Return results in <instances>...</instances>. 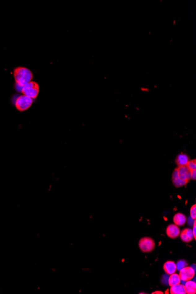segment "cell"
Returning a JSON list of instances; mask_svg holds the SVG:
<instances>
[{"label": "cell", "instance_id": "cell-1", "mask_svg": "<svg viewBox=\"0 0 196 294\" xmlns=\"http://www.w3.org/2000/svg\"><path fill=\"white\" fill-rule=\"evenodd\" d=\"M13 74L17 87L20 88V90L24 85L32 81L33 78L32 72L25 67H17L14 70Z\"/></svg>", "mask_w": 196, "mask_h": 294}, {"label": "cell", "instance_id": "cell-2", "mask_svg": "<svg viewBox=\"0 0 196 294\" xmlns=\"http://www.w3.org/2000/svg\"><path fill=\"white\" fill-rule=\"evenodd\" d=\"M23 94L31 98L33 100L36 99L39 94V85L34 81H31L24 85L21 90Z\"/></svg>", "mask_w": 196, "mask_h": 294}, {"label": "cell", "instance_id": "cell-3", "mask_svg": "<svg viewBox=\"0 0 196 294\" xmlns=\"http://www.w3.org/2000/svg\"><path fill=\"white\" fill-rule=\"evenodd\" d=\"M33 103V99L23 94L17 97L15 100V106L19 111H25L31 106Z\"/></svg>", "mask_w": 196, "mask_h": 294}, {"label": "cell", "instance_id": "cell-4", "mask_svg": "<svg viewBox=\"0 0 196 294\" xmlns=\"http://www.w3.org/2000/svg\"><path fill=\"white\" fill-rule=\"evenodd\" d=\"M139 247L142 251L144 252H150L154 250L155 243L151 238L143 237L139 241Z\"/></svg>", "mask_w": 196, "mask_h": 294}, {"label": "cell", "instance_id": "cell-5", "mask_svg": "<svg viewBox=\"0 0 196 294\" xmlns=\"http://www.w3.org/2000/svg\"><path fill=\"white\" fill-rule=\"evenodd\" d=\"M179 275L181 280L187 281L195 276V271L191 266H186L180 271Z\"/></svg>", "mask_w": 196, "mask_h": 294}, {"label": "cell", "instance_id": "cell-6", "mask_svg": "<svg viewBox=\"0 0 196 294\" xmlns=\"http://www.w3.org/2000/svg\"><path fill=\"white\" fill-rule=\"evenodd\" d=\"M179 173V178L182 180L189 182L191 179V171L187 166H179L177 168Z\"/></svg>", "mask_w": 196, "mask_h": 294}, {"label": "cell", "instance_id": "cell-7", "mask_svg": "<svg viewBox=\"0 0 196 294\" xmlns=\"http://www.w3.org/2000/svg\"><path fill=\"white\" fill-rule=\"evenodd\" d=\"M180 233L179 226H176V224H170L169 225L166 229V234L169 238L171 239H176Z\"/></svg>", "mask_w": 196, "mask_h": 294}, {"label": "cell", "instance_id": "cell-8", "mask_svg": "<svg viewBox=\"0 0 196 294\" xmlns=\"http://www.w3.org/2000/svg\"><path fill=\"white\" fill-rule=\"evenodd\" d=\"M172 181L174 185L176 187H180L182 186H185L188 182L182 180L179 178V173H178V170L177 169L174 170L173 174H172Z\"/></svg>", "mask_w": 196, "mask_h": 294}, {"label": "cell", "instance_id": "cell-9", "mask_svg": "<svg viewBox=\"0 0 196 294\" xmlns=\"http://www.w3.org/2000/svg\"><path fill=\"white\" fill-rule=\"evenodd\" d=\"M163 269L167 274L171 275L176 271V264L173 261H167L163 265Z\"/></svg>", "mask_w": 196, "mask_h": 294}, {"label": "cell", "instance_id": "cell-10", "mask_svg": "<svg viewBox=\"0 0 196 294\" xmlns=\"http://www.w3.org/2000/svg\"><path fill=\"white\" fill-rule=\"evenodd\" d=\"M185 291L186 294H195L196 293V282L193 281H187L185 285Z\"/></svg>", "mask_w": 196, "mask_h": 294}, {"label": "cell", "instance_id": "cell-11", "mask_svg": "<svg viewBox=\"0 0 196 294\" xmlns=\"http://www.w3.org/2000/svg\"><path fill=\"white\" fill-rule=\"evenodd\" d=\"M186 217L182 213H177L173 217L174 224L177 226H182L186 222Z\"/></svg>", "mask_w": 196, "mask_h": 294}, {"label": "cell", "instance_id": "cell-12", "mask_svg": "<svg viewBox=\"0 0 196 294\" xmlns=\"http://www.w3.org/2000/svg\"><path fill=\"white\" fill-rule=\"evenodd\" d=\"M170 292L171 294H186L185 291V286L180 283L174 285L173 287H171Z\"/></svg>", "mask_w": 196, "mask_h": 294}, {"label": "cell", "instance_id": "cell-13", "mask_svg": "<svg viewBox=\"0 0 196 294\" xmlns=\"http://www.w3.org/2000/svg\"><path fill=\"white\" fill-rule=\"evenodd\" d=\"M189 161V157L186 155L183 154V153L178 156L176 160V162L179 167L187 166Z\"/></svg>", "mask_w": 196, "mask_h": 294}, {"label": "cell", "instance_id": "cell-14", "mask_svg": "<svg viewBox=\"0 0 196 294\" xmlns=\"http://www.w3.org/2000/svg\"><path fill=\"white\" fill-rule=\"evenodd\" d=\"M181 279L180 278L179 275L177 274H172L168 278V285L170 287H173L174 285H177L180 283Z\"/></svg>", "mask_w": 196, "mask_h": 294}, {"label": "cell", "instance_id": "cell-15", "mask_svg": "<svg viewBox=\"0 0 196 294\" xmlns=\"http://www.w3.org/2000/svg\"><path fill=\"white\" fill-rule=\"evenodd\" d=\"M186 266H187V263L185 260H180L176 264V269L179 271Z\"/></svg>", "mask_w": 196, "mask_h": 294}, {"label": "cell", "instance_id": "cell-16", "mask_svg": "<svg viewBox=\"0 0 196 294\" xmlns=\"http://www.w3.org/2000/svg\"><path fill=\"white\" fill-rule=\"evenodd\" d=\"M180 238L182 239V241L185 243H189L191 241H192V239L185 233L183 231H182V232L180 234Z\"/></svg>", "mask_w": 196, "mask_h": 294}, {"label": "cell", "instance_id": "cell-17", "mask_svg": "<svg viewBox=\"0 0 196 294\" xmlns=\"http://www.w3.org/2000/svg\"><path fill=\"white\" fill-rule=\"evenodd\" d=\"M187 166L188 167V168L189 169V170H190V171L194 170H196V160L194 159V160H191V161H189V163H187Z\"/></svg>", "mask_w": 196, "mask_h": 294}, {"label": "cell", "instance_id": "cell-18", "mask_svg": "<svg viewBox=\"0 0 196 294\" xmlns=\"http://www.w3.org/2000/svg\"><path fill=\"white\" fill-rule=\"evenodd\" d=\"M185 233L192 240L194 239V235H193V231H192V230H191L190 228H185L184 230H183Z\"/></svg>", "mask_w": 196, "mask_h": 294}, {"label": "cell", "instance_id": "cell-19", "mask_svg": "<svg viewBox=\"0 0 196 294\" xmlns=\"http://www.w3.org/2000/svg\"><path fill=\"white\" fill-rule=\"evenodd\" d=\"M190 217L193 219L196 218V205H193L190 209Z\"/></svg>", "mask_w": 196, "mask_h": 294}, {"label": "cell", "instance_id": "cell-20", "mask_svg": "<svg viewBox=\"0 0 196 294\" xmlns=\"http://www.w3.org/2000/svg\"><path fill=\"white\" fill-rule=\"evenodd\" d=\"M168 278H169V275L168 274H164L163 276L162 282L163 284L164 285H168Z\"/></svg>", "mask_w": 196, "mask_h": 294}, {"label": "cell", "instance_id": "cell-21", "mask_svg": "<svg viewBox=\"0 0 196 294\" xmlns=\"http://www.w3.org/2000/svg\"><path fill=\"white\" fill-rule=\"evenodd\" d=\"M187 222H188V224L190 225V226H193L194 223L196 222V219H193V218H191V217H190L188 220H187Z\"/></svg>", "mask_w": 196, "mask_h": 294}, {"label": "cell", "instance_id": "cell-22", "mask_svg": "<svg viewBox=\"0 0 196 294\" xmlns=\"http://www.w3.org/2000/svg\"><path fill=\"white\" fill-rule=\"evenodd\" d=\"M196 178V170H194L191 171V179L195 180Z\"/></svg>", "mask_w": 196, "mask_h": 294}, {"label": "cell", "instance_id": "cell-23", "mask_svg": "<svg viewBox=\"0 0 196 294\" xmlns=\"http://www.w3.org/2000/svg\"><path fill=\"white\" fill-rule=\"evenodd\" d=\"M196 222H195L193 224V229L192 230L193 231V235H194V239H196Z\"/></svg>", "mask_w": 196, "mask_h": 294}, {"label": "cell", "instance_id": "cell-24", "mask_svg": "<svg viewBox=\"0 0 196 294\" xmlns=\"http://www.w3.org/2000/svg\"><path fill=\"white\" fill-rule=\"evenodd\" d=\"M185 283H186V281H184V280H181V281H180V283L182 284V285H184V286H185Z\"/></svg>", "mask_w": 196, "mask_h": 294}, {"label": "cell", "instance_id": "cell-25", "mask_svg": "<svg viewBox=\"0 0 196 294\" xmlns=\"http://www.w3.org/2000/svg\"><path fill=\"white\" fill-rule=\"evenodd\" d=\"M152 294H163V293L162 292H160V291H156V292H153V293H152Z\"/></svg>", "mask_w": 196, "mask_h": 294}, {"label": "cell", "instance_id": "cell-26", "mask_svg": "<svg viewBox=\"0 0 196 294\" xmlns=\"http://www.w3.org/2000/svg\"><path fill=\"white\" fill-rule=\"evenodd\" d=\"M191 267V268L194 270V271L196 272V266H195V265H194H194H192Z\"/></svg>", "mask_w": 196, "mask_h": 294}]
</instances>
